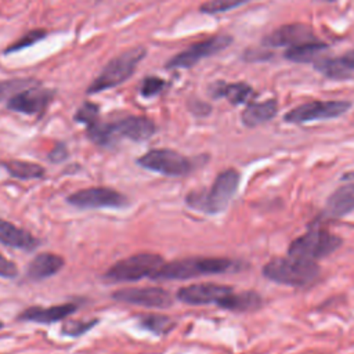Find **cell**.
<instances>
[{
    "instance_id": "1",
    "label": "cell",
    "mask_w": 354,
    "mask_h": 354,
    "mask_svg": "<svg viewBox=\"0 0 354 354\" xmlns=\"http://www.w3.org/2000/svg\"><path fill=\"white\" fill-rule=\"evenodd\" d=\"M239 268H241V264L230 259L194 257V259H183V260L163 264L152 278L153 279H188V278L201 277V275L236 271Z\"/></svg>"
},
{
    "instance_id": "2",
    "label": "cell",
    "mask_w": 354,
    "mask_h": 354,
    "mask_svg": "<svg viewBox=\"0 0 354 354\" xmlns=\"http://www.w3.org/2000/svg\"><path fill=\"white\" fill-rule=\"evenodd\" d=\"M239 184V174L234 169H227L221 171L212 188L206 192H192L187 202L191 207L206 212V213H218L224 210L228 202L232 199Z\"/></svg>"
},
{
    "instance_id": "3",
    "label": "cell",
    "mask_w": 354,
    "mask_h": 354,
    "mask_svg": "<svg viewBox=\"0 0 354 354\" xmlns=\"http://www.w3.org/2000/svg\"><path fill=\"white\" fill-rule=\"evenodd\" d=\"M145 47L136 46L123 51L120 55L112 58L104 66L102 72L97 76V79L93 80V83L88 86L87 93L95 94L123 83L133 75L137 64L145 57Z\"/></svg>"
},
{
    "instance_id": "4",
    "label": "cell",
    "mask_w": 354,
    "mask_h": 354,
    "mask_svg": "<svg viewBox=\"0 0 354 354\" xmlns=\"http://www.w3.org/2000/svg\"><path fill=\"white\" fill-rule=\"evenodd\" d=\"M263 272L268 279L277 283L303 286L308 285L318 277L319 267L311 260L289 256L288 259H275L267 263Z\"/></svg>"
},
{
    "instance_id": "5",
    "label": "cell",
    "mask_w": 354,
    "mask_h": 354,
    "mask_svg": "<svg viewBox=\"0 0 354 354\" xmlns=\"http://www.w3.org/2000/svg\"><path fill=\"white\" fill-rule=\"evenodd\" d=\"M340 243L342 241L339 236L317 228L295 239L289 246V256L314 261L335 252Z\"/></svg>"
},
{
    "instance_id": "6",
    "label": "cell",
    "mask_w": 354,
    "mask_h": 354,
    "mask_svg": "<svg viewBox=\"0 0 354 354\" xmlns=\"http://www.w3.org/2000/svg\"><path fill=\"white\" fill-rule=\"evenodd\" d=\"M163 259L153 253H138L126 257L113 264L105 274L111 281H138L145 277H153L163 266Z\"/></svg>"
},
{
    "instance_id": "7",
    "label": "cell",
    "mask_w": 354,
    "mask_h": 354,
    "mask_svg": "<svg viewBox=\"0 0 354 354\" xmlns=\"http://www.w3.org/2000/svg\"><path fill=\"white\" fill-rule=\"evenodd\" d=\"M137 163L144 169L165 176H184L192 169V163L188 158L171 149L148 151L137 160Z\"/></svg>"
},
{
    "instance_id": "8",
    "label": "cell",
    "mask_w": 354,
    "mask_h": 354,
    "mask_svg": "<svg viewBox=\"0 0 354 354\" xmlns=\"http://www.w3.org/2000/svg\"><path fill=\"white\" fill-rule=\"evenodd\" d=\"M351 106L348 101H311L301 104L285 115L288 123H306L337 118L346 113Z\"/></svg>"
},
{
    "instance_id": "9",
    "label": "cell",
    "mask_w": 354,
    "mask_h": 354,
    "mask_svg": "<svg viewBox=\"0 0 354 354\" xmlns=\"http://www.w3.org/2000/svg\"><path fill=\"white\" fill-rule=\"evenodd\" d=\"M232 41V37L230 35H216L212 36L203 41L195 43L187 50L178 53L176 57H173L167 62V68H191L196 62H199L202 58L210 57L216 53H220L221 50L227 48Z\"/></svg>"
},
{
    "instance_id": "10",
    "label": "cell",
    "mask_w": 354,
    "mask_h": 354,
    "mask_svg": "<svg viewBox=\"0 0 354 354\" xmlns=\"http://www.w3.org/2000/svg\"><path fill=\"white\" fill-rule=\"evenodd\" d=\"M68 202L80 209L123 207L127 203V198L106 187H91L69 195Z\"/></svg>"
},
{
    "instance_id": "11",
    "label": "cell",
    "mask_w": 354,
    "mask_h": 354,
    "mask_svg": "<svg viewBox=\"0 0 354 354\" xmlns=\"http://www.w3.org/2000/svg\"><path fill=\"white\" fill-rule=\"evenodd\" d=\"M112 297L119 301L151 308H167L173 303L170 293L158 286L124 288L113 292Z\"/></svg>"
},
{
    "instance_id": "12",
    "label": "cell",
    "mask_w": 354,
    "mask_h": 354,
    "mask_svg": "<svg viewBox=\"0 0 354 354\" xmlns=\"http://www.w3.org/2000/svg\"><path fill=\"white\" fill-rule=\"evenodd\" d=\"M231 292L232 289L225 285L195 283L178 289L177 299L192 306H202L210 303L220 304Z\"/></svg>"
},
{
    "instance_id": "13",
    "label": "cell",
    "mask_w": 354,
    "mask_h": 354,
    "mask_svg": "<svg viewBox=\"0 0 354 354\" xmlns=\"http://www.w3.org/2000/svg\"><path fill=\"white\" fill-rule=\"evenodd\" d=\"M53 94L54 93L51 90L43 87L24 88L10 97L7 106L15 112L35 115L47 106L53 98Z\"/></svg>"
},
{
    "instance_id": "14",
    "label": "cell",
    "mask_w": 354,
    "mask_h": 354,
    "mask_svg": "<svg viewBox=\"0 0 354 354\" xmlns=\"http://www.w3.org/2000/svg\"><path fill=\"white\" fill-rule=\"evenodd\" d=\"M317 40L313 29L306 24H286L263 39L264 46L270 47H282V46H299L301 43Z\"/></svg>"
},
{
    "instance_id": "15",
    "label": "cell",
    "mask_w": 354,
    "mask_h": 354,
    "mask_svg": "<svg viewBox=\"0 0 354 354\" xmlns=\"http://www.w3.org/2000/svg\"><path fill=\"white\" fill-rule=\"evenodd\" d=\"M116 136L127 137L133 141H144L153 136L155 123L145 116H127L113 123Z\"/></svg>"
},
{
    "instance_id": "16",
    "label": "cell",
    "mask_w": 354,
    "mask_h": 354,
    "mask_svg": "<svg viewBox=\"0 0 354 354\" xmlns=\"http://www.w3.org/2000/svg\"><path fill=\"white\" fill-rule=\"evenodd\" d=\"M354 210V183L337 188L326 201L325 214L335 218Z\"/></svg>"
},
{
    "instance_id": "17",
    "label": "cell",
    "mask_w": 354,
    "mask_h": 354,
    "mask_svg": "<svg viewBox=\"0 0 354 354\" xmlns=\"http://www.w3.org/2000/svg\"><path fill=\"white\" fill-rule=\"evenodd\" d=\"M75 310H76V306L71 303L51 306V307H29L19 315V319L50 324V322H55L65 318L66 315L72 314Z\"/></svg>"
},
{
    "instance_id": "18",
    "label": "cell",
    "mask_w": 354,
    "mask_h": 354,
    "mask_svg": "<svg viewBox=\"0 0 354 354\" xmlns=\"http://www.w3.org/2000/svg\"><path fill=\"white\" fill-rule=\"evenodd\" d=\"M0 242L24 250H32L37 246V241L33 235L25 230L0 218Z\"/></svg>"
},
{
    "instance_id": "19",
    "label": "cell",
    "mask_w": 354,
    "mask_h": 354,
    "mask_svg": "<svg viewBox=\"0 0 354 354\" xmlns=\"http://www.w3.org/2000/svg\"><path fill=\"white\" fill-rule=\"evenodd\" d=\"M64 266V259L54 253H40L37 254L28 267L29 278L40 281L57 274Z\"/></svg>"
},
{
    "instance_id": "20",
    "label": "cell",
    "mask_w": 354,
    "mask_h": 354,
    "mask_svg": "<svg viewBox=\"0 0 354 354\" xmlns=\"http://www.w3.org/2000/svg\"><path fill=\"white\" fill-rule=\"evenodd\" d=\"M278 112V102L275 100H267L263 102L249 104L242 112V122L249 127L259 126L271 120Z\"/></svg>"
},
{
    "instance_id": "21",
    "label": "cell",
    "mask_w": 354,
    "mask_h": 354,
    "mask_svg": "<svg viewBox=\"0 0 354 354\" xmlns=\"http://www.w3.org/2000/svg\"><path fill=\"white\" fill-rule=\"evenodd\" d=\"M326 48H328L326 43H321L318 40L307 41L299 46L289 47L285 51V58L293 62H310V61H315V58L319 57V54Z\"/></svg>"
},
{
    "instance_id": "22",
    "label": "cell",
    "mask_w": 354,
    "mask_h": 354,
    "mask_svg": "<svg viewBox=\"0 0 354 354\" xmlns=\"http://www.w3.org/2000/svg\"><path fill=\"white\" fill-rule=\"evenodd\" d=\"M261 299L254 292H241L235 293L234 290L218 304L223 308L234 311H248L260 307Z\"/></svg>"
},
{
    "instance_id": "23",
    "label": "cell",
    "mask_w": 354,
    "mask_h": 354,
    "mask_svg": "<svg viewBox=\"0 0 354 354\" xmlns=\"http://www.w3.org/2000/svg\"><path fill=\"white\" fill-rule=\"evenodd\" d=\"M214 97H225L231 104H242L253 94V88L246 83H220L214 88Z\"/></svg>"
},
{
    "instance_id": "24",
    "label": "cell",
    "mask_w": 354,
    "mask_h": 354,
    "mask_svg": "<svg viewBox=\"0 0 354 354\" xmlns=\"http://www.w3.org/2000/svg\"><path fill=\"white\" fill-rule=\"evenodd\" d=\"M315 69L332 79H348L353 71L347 66L343 58H322L315 61Z\"/></svg>"
},
{
    "instance_id": "25",
    "label": "cell",
    "mask_w": 354,
    "mask_h": 354,
    "mask_svg": "<svg viewBox=\"0 0 354 354\" xmlns=\"http://www.w3.org/2000/svg\"><path fill=\"white\" fill-rule=\"evenodd\" d=\"M4 167L12 177H17L21 180L39 178V177H43V174H44V169L40 165L32 163V162L10 160V162L4 163Z\"/></svg>"
},
{
    "instance_id": "26",
    "label": "cell",
    "mask_w": 354,
    "mask_h": 354,
    "mask_svg": "<svg viewBox=\"0 0 354 354\" xmlns=\"http://www.w3.org/2000/svg\"><path fill=\"white\" fill-rule=\"evenodd\" d=\"M87 134L94 142H97L100 145H106L116 137L113 123L105 124V123H100L98 120L88 126Z\"/></svg>"
},
{
    "instance_id": "27",
    "label": "cell",
    "mask_w": 354,
    "mask_h": 354,
    "mask_svg": "<svg viewBox=\"0 0 354 354\" xmlns=\"http://www.w3.org/2000/svg\"><path fill=\"white\" fill-rule=\"evenodd\" d=\"M141 325L145 326L147 329L152 330L153 333L163 335V333H167L173 328L174 322L171 318H169L166 315L151 314V315H145L141 318Z\"/></svg>"
},
{
    "instance_id": "28",
    "label": "cell",
    "mask_w": 354,
    "mask_h": 354,
    "mask_svg": "<svg viewBox=\"0 0 354 354\" xmlns=\"http://www.w3.org/2000/svg\"><path fill=\"white\" fill-rule=\"evenodd\" d=\"M248 1H250V0H209L207 3L201 6V11L207 12V14L224 12V11L231 10V8L239 7V6H242Z\"/></svg>"
},
{
    "instance_id": "29",
    "label": "cell",
    "mask_w": 354,
    "mask_h": 354,
    "mask_svg": "<svg viewBox=\"0 0 354 354\" xmlns=\"http://www.w3.org/2000/svg\"><path fill=\"white\" fill-rule=\"evenodd\" d=\"M44 36H46V30H43V29L30 30V32H28L26 35H24L19 40H17L15 43H12L8 48H6L4 53H6V54H10V53H14V51H19V50H22V48L30 47V46L35 44L36 41L41 40Z\"/></svg>"
},
{
    "instance_id": "30",
    "label": "cell",
    "mask_w": 354,
    "mask_h": 354,
    "mask_svg": "<svg viewBox=\"0 0 354 354\" xmlns=\"http://www.w3.org/2000/svg\"><path fill=\"white\" fill-rule=\"evenodd\" d=\"M97 118H98V106L93 102H84L76 112L75 115V119L77 122H82V123H86L87 126L93 124L94 122H97Z\"/></svg>"
},
{
    "instance_id": "31",
    "label": "cell",
    "mask_w": 354,
    "mask_h": 354,
    "mask_svg": "<svg viewBox=\"0 0 354 354\" xmlns=\"http://www.w3.org/2000/svg\"><path fill=\"white\" fill-rule=\"evenodd\" d=\"M30 83H32V80H25V79H14V80H8V82H1L0 83V101H3L8 95L18 93L19 90L26 88Z\"/></svg>"
},
{
    "instance_id": "32",
    "label": "cell",
    "mask_w": 354,
    "mask_h": 354,
    "mask_svg": "<svg viewBox=\"0 0 354 354\" xmlns=\"http://www.w3.org/2000/svg\"><path fill=\"white\" fill-rule=\"evenodd\" d=\"M165 87V82L156 76H148L142 80L141 87H140V93L144 97H153L156 94H159Z\"/></svg>"
},
{
    "instance_id": "33",
    "label": "cell",
    "mask_w": 354,
    "mask_h": 354,
    "mask_svg": "<svg viewBox=\"0 0 354 354\" xmlns=\"http://www.w3.org/2000/svg\"><path fill=\"white\" fill-rule=\"evenodd\" d=\"M94 324H95V321H90V322L75 321V322H69V324L65 325L64 333H66V335H69V336H80L82 333H84L86 330H88Z\"/></svg>"
},
{
    "instance_id": "34",
    "label": "cell",
    "mask_w": 354,
    "mask_h": 354,
    "mask_svg": "<svg viewBox=\"0 0 354 354\" xmlns=\"http://www.w3.org/2000/svg\"><path fill=\"white\" fill-rule=\"evenodd\" d=\"M18 270L12 261L0 254V277L3 278H14L17 277Z\"/></svg>"
},
{
    "instance_id": "35",
    "label": "cell",
    "mask_w": 354,
    "mask_h": 354,
    "mask_svg": "<svg viewBox=\"0 0 354 354\" xmlns=\"http://www.w3.org/2000/svg\"><path fill=\"white\" fill-rule=\"evenodd\" d=\"M65 156H66V149H65L64 145H57V147L54 148V151L50 153V158H51L54 162H59V160H62Z\"/></svg>"
},
{
    "instance_id": "36",
    "label": "cell",
    "mask_w": 354,
    "mask_h": 354,
    "mask_svg": "<svg viewBox=\"0 0 354 354\" xmlns=\"http://www.w3.org/2000/svg\"><path fill=\"white\" fill-rule=\"evenodd\" d=\"M342 58H343V61L347 64V66L354 72V50H350V51L346 53Z\"/></svg>"
},
{
    "instance_id": "37",
    "label": "cell",
    "mask_w": 354,
    "mask_h": 354,
    "mask_svg": "<svg viewBox=\"0 0 354 354\" xmlns=\"http://www.w3.org/2000/svg\"><path fill=\"white\" fill-rule=\"evenodd\" d=\"M1 326H3V324H1V322H0V328H1Z\"/></svg>"
},
{
    "instance_id": "38",
    "label": "cell",
    "mask_w": 354,
    "mask_h": 354,
    "mask_svg": "<svg viewBox=\"0 0 354 354\" xmlns=\"http://www.w3.org/2000/svg\"><path fill=\"white\" fill-rule=\"evenodd\" d=\"M328 1H333V0H328Z\"/></svg>"
}]
</instances>
